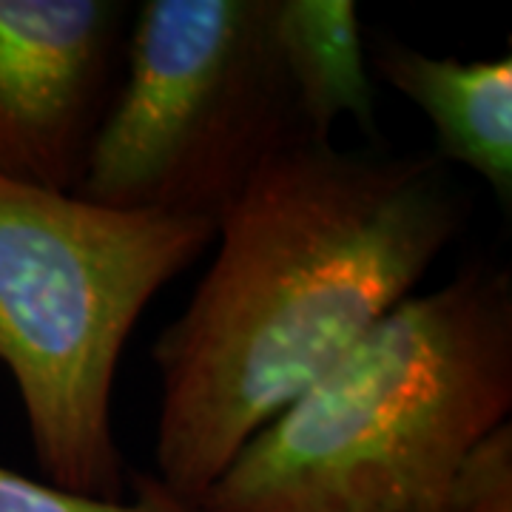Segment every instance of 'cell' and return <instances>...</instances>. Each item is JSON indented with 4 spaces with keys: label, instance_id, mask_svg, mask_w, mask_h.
I'll return each mask as SVG.
<instances>
[{
    "label": "cell",
    "instance_id": "cell-1",
    "mask_svg": "<svg viewBox=\"0 0 512 512\" xmlns=\"http://www.w3.org/2000/svg\"><path fill=\"white\" fill-rule=\"evenodd\" d=\"M433 151L285 148L217 222V254L151 345L154 476L197 504L256 433L382 322L467 225Z\"/></svg>",
    "mask_w": 512,
    "mask_h": 512
},
{
    "label": "cell",
    "instance_id": "cell-2",
    "mask_svg": "<svg viewBox=\"0 0 512 512\" xmlns=\"http://www.w3.org/2000/svg\"><path fill=\"white\" fill-rule=\"evenodd\" d=\"M512 413V276L470 259L413 293L276 413L197 512H444Z\"/></svg>",
    "mask_w": 512,
    "mask_h": 512
},
{
    "label": "cell",
    "instance_id": "cell-3",
    "mask_svg": "<svg viewBox=\"0 0 512 512\" xmlns=\"http://www.w3.org/2000/svg\"><path fill=\"white\" fill-rule=\"evenodd\" d=\"M214 237V222L0 177V362L52 487L128 498L111 416L117 365L148 302Z\"/></svg>",
    "mask_w": 512,
    "mask_h": 512
},
{
    "label": "cell",
    "instance_id": "cell-4",
    "mask_svg": "<svg viewBox=\"0 0 512 512\" xmlns=\"http://www.w3.org/2000/svg\"><path fill=\"white\" fill-rule=\"evenodd\" d=\"M313 140L276 0H146L74 194L217 225L271 157Z\"/></svg>",
    "mask_w": 512,
    "mask_h": 512
},
{
    "label": "cell",
    "instance_id": "cell-5",
    "mask_svg": "<svg viewBox=\"0 0 512 512\" xmlns=\"http://www.w3.org/2000/svg\"><path fill=\"white\" fill-rule=\"evenodd\" d=\"M128 3L0 0V177L74 194L120 83Z\"/></svg>",
    "mask_w": 512,
    "mask_h": 512
},
{
    "label": "cell",
    "instance_id": "cell-6",
    "mask_svg": "<svg viewBox=\"0 0 512 512\" xmlns=\"http://www.w3.org/2000/svg\"><path fill=\"white\" fill-rule=\"evenodd\" d=\"M373 66L436 128L433 154L467 165L512 205V60H458L424 55L396 40H379Z\"/></svg>",
    "mask_w": 512,
    "mask_h": 512
},
{
    "label": "cell",
    "instance_id": "cell-7",
    "mask_svg": "<svg viewBox=\"0 0 512 512\" xmlns=\"http://www.w3.org/2000/svg\"><path fill=\"white\" fill-rule=\"evenodd\" d=\"M276 32L293 89L316 140H330L339 117L376 134L365 40L350 0H276Z\"/></svg>",
    "mask_w": 512,
    "mask_h": 512
},
{
    "label": "cell",
    "instance_id": "cell-8",
    "mask_svg": "<svg viewBox=\"0 0 512 512\" xmlns=\"http://www.w3.org/2000/svg\"><path fill=\"white\" fill-rule=\"evenodd\" d=\"M134 495L123 501H103L66 493L49 481H32L0 464V512H197L191 501L171 493L154 473L128 476Z\"/></svg>",
    "mask_w": 512,
    "mask_h": 512
},
{
    "label": "cell",
    "instance_id": "cell-9",
    "mask_svg": "<svg viewBox=\"0 0 512 512\" xmlns=\"http://www.w3.org/2000/svg\"><path fill=\"white\" fill-rule=\"evenodd\" d=\"M444 512H512V424H501L464 458Z\"/></svg>",
    "mask_w": 512,
    "mask_h": 512
}]
</instances>
